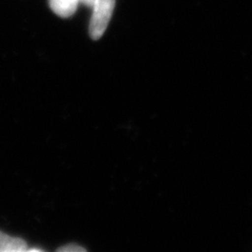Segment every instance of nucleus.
I'll return each instance as SVG.
<instances>
[{
    "instance_id": "1",
    "label": "nucleus",
    "mask_w": 252,
    "mask_h": 252,
    "mask_svg": "<svg viewBox=\"0 0 252 252\" xmlns=\"http://www.w3.org/2000/svg\"><path fill=\"white\" fill-rule=\"evenodd\" d=\"M116 0H94L93 4V15L90 21L89 32L94 40L103 36L104 32L113 16Z\"/></svg>"
},
{
    "instance_id": "2",
    "label": "nucleus",
    "mask_w": 252,
    "mask_h": 252,
    "mask_svg": "<svg viewBox=\"0 0 252 252\" xmlns=\"http://www.w3.org/2000/svg\"><path fill=\"white\" fill-rule=\"evenodd\" d=\"M28 251V244L20 238H13L11 235L0 231V252H23Z\"/></svg>"
},
{
    "instance_id": "3",
    "label": "nucleus",
    "mask_w": 252,
    "mask_h": 252,
    "mask_svg": "<svg viewBox=\"0 0 252 252\" xmlns=\"http://www.w3.org/2000/svg\"><path fill=\"white\" fill-rule=\"evenodd\" d=\"M57 251H60V252H80L81 251V252H83V251H86V249L81 246H79V245H76V244H68V245L58 248Z\"/></svg>"
}]
</instances>
